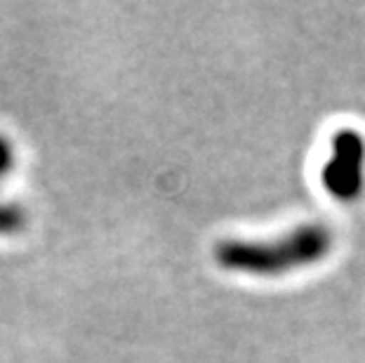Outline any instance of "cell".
Masks as SVG:
<instances>
[{"label":"cell","mask_w":365,"mask_h":363,"mask_svg":"<svg viewBox=\"0 0 365 363\" xmlns=\"http://www.w3.org/2000/svg\"><path fill=\"white\" fill-rule=\"evenodd\" d=\"M365 142L356 130H339L332 137V151L323 168V184L339 200H354L363 189Z\"/></svg>","instance_id":"cell-2"},{"label":"cell","mask_w":365,"mask_h":363,"mask_svg":"<svg viewBox=\"0 0 365 363\" xmlns=\"http://www.w3.org/2000/svg\"><path fill=\"white\" fill-rule=\"evenodd\" d=\"M332 245L330 231L307 224L278 241H222L215 248L217 265L238 274L281 276L323 260Z\"/></svg>","instance_id":"cell-1"},{"label":"cell","mask_w":365,"mask_h":363,"mask_svg":"<svg viewBox=\"0 0 365 363\" xmlns=\"http://www.w3.org/2000/svg\"><path fill=\"white\" fill-rule=\"evenodd\" d=\"M26 222V215L24 210L17 205V203H10V200H3L0 198V234H17L21 231Z\"/></svg>","instance_id":"cell-3"},{"label":"cell","mask_w":365,"mask_h":363,"mask_svg":"<svg viewBox=\"0 0 365 363\" xmlns=\"http://www.w3.org/2000/svg\"><path fill=\"white\" fill-rule=\"evenodd\" d=\"M14 163V151L10 142L5 140V137H0V177L10 173V168Z\"/></svg>","instance_id":"cell-4"}]
</instances>
